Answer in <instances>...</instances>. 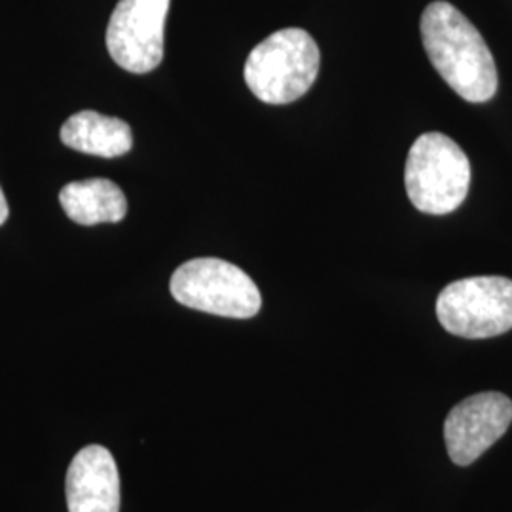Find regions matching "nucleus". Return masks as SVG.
<instances>
[{"label": "nucleus", "mask_w": 512, "mask_h": 512, "mask_svg": "<svg viewBox=\"0 0 512 512\" xmlns=\"http://www.w3.org/2000/svg\"><path fill=\"white\" fill-rule=\"evenodd\" d=\"M421 40L442 80L469 103L497 92V67L475 25L450 2H431L421 14Z\"/></svg>", "instance_id": "nucleus-1"}, {"label": "nucleus", "mask_w": 512, "mask_h": 512, "mask_svg": "<svg viewBox=\"0 0 512 512\" xmlns=\"http://www.w3.org/2000/svg\"><path fill=\"white\" fill-rule=\"evenodd\" d=\"M321 67V52L304 29H281L249 54L243 76L262 103L289 105L310 92Z\"/></svg>", "instance_id": "nucleus-2"}, {"label": "nucleus", "mask_w": 512, "mask_h": 512, "mask_svg": "<svg viewBox=\"0 0 512 512\" xmlns=\"http://www.w3.org/2000/svg\"><path fill=\"white\" fill-rule=\"evenodd\" d=\"M404 184L408 200L418 211L448 215L469 194V158L448 135L439 131L423 133L408 152Z\"/></svg>", "instance_id": "nucleus-3"}, {"label": "nucleus", "mask_w": 512, "mask_h": 512, "mask_svg": "<svg viewBox=\"0 0 512 512\" xmlns=\"http://www.w3.org/2000/svg\"><path fill=\"white\" fill-rule=\"evenodd\" d=\"M173 298L192 310L230 319H251L262 308L255 281L220 258H194L171 277Z\"/></svg>", "instance_id": "nucleus-4"}, {"label": "nucleus", "mask_w": 512, "mask_h": 512, "mask_svg": "<svg viewBox=\"0 0 512 512\" xmlns=\"http://www.w3.org/2000/svg\"><path fill=\"white\" fill-rule=\"evenodd\" d=\"M440 325L469 340L494 338L512 329V281L499 275L450 283L437 300Z\"/></svg>", "instance_id": "nucleus-5"}, {"label": "nucleus", "mask_w": 512, "mask_h": 512, "mask_svg": "<svg viewBox=\"0 0 512 512\" xmlns=\"http://www.w3.org/2000/svg\"><path fill=\"white\" fill-rule=\"evenodd\" d=\"M171 0H120L107 29L109 54L129 73L147 74L164 59L165 19Z\"/></svg>", "instance_id": "nucleus-6"}, {"label": "nucleus", "mask_w": 512, "mask_h": 512, "mask_svg": "<svg viewBox=\"0 0 512 512\" xmlns=\"http://www.w3.org/2000/svg\"><path fill=\"white\" fill-rule=\"evenodd\" d=\"M512 421V401L495 391L478 393L452 408L444 423L450 459L467 467L501 439Z\"/></svg>", "instance_id": "nucleus-7"}, {"label": "nucleus", "mask_w": 512, "mask_h": 512, "mask_svg": "<svg viewBox=\"0 0 512 512\" xmlns=\"http://www.w3.org/2000/svg\"><path fill=\"white\" fill-rule=\"evenodd\" d=\"M69 512H120V475L105 446L82 448L67 473Z\"/></svg>", "instance_id": "nucleus-8"}, {"label": "nucleus", "mask_w": 512, "mask_h": 512, "mask_svg": "<svg viewBox=\"0 0 512 512\" xmlns=\"http://www.w3.org/2000/svg\"><path fill=\"white\" fill-rule=\"evenodd\" d=\"M61 141L90 156L118 158L128 154L133 147V133L120 118L105 116L95 110H82L63 124Z\"/></svg>", "instance_id": "nucleus-9"}, {"label": "nucleus", "mask_w": 512, "mask_h": 512, "mask_svg": "<svg viewBox=\"0 0 512 512\" xmlns=\"http://www.w3.org/2000/svg\"><path fill=\"white\" fill-rule=\"evenodd\" d=\"M59 202L69 219L82 226L120 222L128 213V200L118 184L109 179H88L67 184Z\"/></svg>", "instance_id": "nucleus-10"}, {"label": "nucleus", "mask_w": 512, "mask_h": 512, "mask_svg": "<svg viewBox=\"0 0 512 512\" xmlns=\"http://www.w3.org/2000/svg\"><path fill=\"white\" fill-rule=\"evenodd\" d=\"M6 219H8V202H6V196L0 188V226L6 222Z\"/></svg>", "instance_id": "nucleus-11"}]
</instances>
